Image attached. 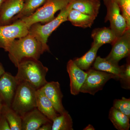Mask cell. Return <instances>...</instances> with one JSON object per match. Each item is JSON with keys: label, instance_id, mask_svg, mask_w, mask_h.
<instances>
[{"label": "cell", "instance_id": "83f0119b", "mask_svg": "<svg viewBox=\"0 0 130 130\" xmlns=\"http://www.w3.org/2000/svg\"><path fill=\"white\" fill-rule=\"evenodd\" d=\"M0 130H11L6 119L2 113L0 116Z\"/></svg>", "mask_w": 130, "mask_h": 130}, {"label": "cell", "instance_id": "9c48e42d", "mask_svg": "<svg viewBox=\"0 0 130 130\" xmlns=\"http://www.w3.org/2000/svg\"><path fill=\"white\" fill-rule=\"evenodd\" d=\"M111 44V50L106 58L118 64L122 59L130 56V29H127L122 36L117 37Z\"/></svg>", "mask_w": 130, "mask_h": 130}, {"label": "cell", "instance_id": "9a60e30c", "mask_svg": "<svg viewBox=\"0 0 130 130\" xmlns=\"http://www.w3.org/2000/svg\"><path fill=\"white\" fill-rule=\"evenodd\" d=\"M36 96L37 109L50 120L53 121L59 115L54 108L52 103L41 88L37 90Z\"/></svg>", "mask_w": 130, "mask_h": 130}, {"label": "cell", "instance_id": "7c38bea8", "mask_svg": "<svg viewBox=\"0 0 130 130\" xmlns=\"http://www.w3.org/2000/svg\"><path fill=\"white\" fill-rule=\"evenodd\" d=\"M67 69L70 76L71 94L77 95L80 93L81 86L87 77V73L77 66L72 60L68 62Z\"/></svg>", "mask_w": 130, "mask_h": 130}, {"label": "cell", "instance_id": "d6986e66", "mask_svg": "<svg viewBox=\"0 0 130 130\" xmlns=\"http://www.w3.org/2000/svg\"><path fill=\"white\" fill-rule=\"evenodd\" d=\"M96 18L72 9L68 15L67 20L73 25L80 28H90Z\"/></svg>", "mask_w": 130, "mask_h": 130}, {"label": "cell", "instance_id": "4316f807", "mask_svg": "<svg viewBox=\"0 0 130 130\" xmlns=\"http://www.w3.org/2000/svg\"><path fill=\"white\" fill-rule=\"evenodd\" d=\"M118 3L121 14L124 16L128 29H130V0H116Z\"/></svg>", "mask_w": 130, "mask_h": 130}, {"label": "cell", "instance_id": "30bf717a", "mask_svg": "<svg viewBox=\"0 0 130 130\" xmlns=\"http://www.w3.org/2000/svg\"><path fill=\"white\" fill-rule=\"evenodd\" d=\"M19 82L11 73L5 72L0 77V100L3 104L11 107Z\"/></svg>", "mask_w": 130, "mask_h": 130}, {"label": "cell", "instance_id": "e0dca14e", "mask_svg": "<svg viewBox=\"0 0 130 130\" xmlns=\"http://www.w3.org/2000/svg\"><path fill=\"white\" fill-rule=\"evenodd\" d=\"M91 37L93 40L92 45L100 47L106 43L112 44L117 38L110 27L96 28L92 31Z\"/></svg>", "mask_w": 130, "mask_h": 130}, {"label": "cell", "instance_id": "7a4b0ae2", "mask_svg": "<svg viewBox=\"0 0 130 130\" xmlns=\"http://www.w3.org/2000/svg\"><path fill=\"white\" fill-rule=\"evenodd\" d=\"M17 68L18 71L15 77L20 83H27L36 90L47 83L46 77L48 68L38 59H24L19 63Z\"/></svg>", "mask_w": 130, "mask_h": 130}, {"label": "cell", "instance_id": "1f68e13d", "mask_svg": "<svg viewBox=\"0 0 130 130\" xmlns=\"http://www.w3.org/2000/svg\"><path fill=\"white\" fill-rule=\"evenodd\" d=\"M3 106V103L0 100V116H1V115L2 113V107Z\"/></svg>", "mask_w": 130, "mask_h": 130}, {"label": "cell", "instance_id": "8992f818", "mask_svg": "<svg viewBox=\"0 0 130 130\" xmlns=\"http://www.w3.org/2000/svg\"><path fill=\"white\" fill-rule=\"evenodd\" d=\"M86 72L87 77L80 89L81 93L94 95L98 91L102 90L105 84L110 79L118 80V77L114 74L94 68L89 69Z\"/></svg>", "mask_w": 130, "mask_h": 130}, {"label": "cell", "instance_id": "4fadbf2b", "mask_svg": "<svg viewBox=\"0 0 130 130\" xmlns=\"http://www.w3.org/2000/svg\"><path fill=\"white\" fill-rule=\"evenodd\" d=\"M24 0H5L0 10V25L12 23L22 10Z\"/></svg>", "mask_w": 130, "mask_h": 130}, {"label": "cell", "instance_id": "ffe728a7", "mask_svg": "<svg viewBox=\"0 0 130 130\" xmlns=\"http://www.w3.org/2000/svg\"><path fill=\"white\" fill-rule=\"evenodd\" d=\"M108 118L117 129L128 130L130 128V118L113 107L110 109Z\"/></svg>", "mask_w": 130, "mask_h": 130}, {"label": "cell", "instance_id": "f546056e", "mask_svg": "<svg viewBox=\"0 0 130 130\" xmlns=\"http://www.w3.org/2000/svg\"><path fill=\"white\" fill-rule=\"evenodd\" d=\"M6 72L3 67V66H2V64L0 62V77L4 74Z\"/></svg>", "mask_w": 130, "mask_h": 130}, {"label": "cell", "instance_id": "d6a6232c", "mask_svg": "<svg viewBox=\"0 0 130 130\" xmlns=\"http://www.w3.org/2000/svg\"><path fill=\"white\" fill-rule=\"evenodd\" d=\"M5 0H0V10Z\"/></svg>", "mask_w": 130, "mask_h": 130}, {"label": "cell", "instance_id": "2e32d148", "mask_svg": "<svg viewBox=\"0 0 130 130\" xmlns=\"http://www.w3.org/2000/svg\"><path fill=\"white\" fill-rule=\"evenodd\" d=\"M70 3L72 9L95 18L101 6L100 0H73Z\"/></svg>", "mask_w": 130, "mask_h": 130}, {"label": "cell", "instance_id": "836d02e7", "mask_svg": "<svg viewBox=\"0 0 130 130\" xmlns=\"http://www.w3.org/2000/svg\"><path fill=\"white\" fill-rule=\"evenodd\" d=\"M72 1H73V0H72Z\"/></svg>", "mask_w": 130, "mask_h": 130}, {"label": "cell", "instance_id": "484cf974", "mask_svg": "<svg viewBox=\"0 0 130 130\" xmlns=\"http://www.w3.org/2000/svg\"><path fill=\"white\" fill-rule=\"evenodd\" d=\"M129 56L127 63L124 65V68L119 79L120 81L122 88L126 89L130 88V57L129 58Z\"/></svg>", "mask_w": 130, "mask_h": 130}, {"label": "cell", "instance_id": "5bb4252c", "mask_svg": "<svg viewBox=\"0 0 130 130\" xmlns=\"http://www.w3.org/2000/svg\"><path fill=\"white\" fill-rule=\"evenodd\" d=\"M52 122L35 108L22 117V130H38L44 124Z\"/></svg>", "mask_w": 130, "mask_h": 130}, {"label": "cell", "instance_id": "3957f363", "mask_svg": "<svg viewBox=\"0 0 130 130\" xmlns=\"http://www.w3.org/2000/svg\"><path fill=\"white\" fill-rule=\"evenodd\" d=\"M70 3L66 7L60 11L56 18L51 21L44 24L37 23L29 28V33L34 36L42 44L44 52L50 51L47 43L50 36L61 24L67 21L68 15L72 9Z\"/></svg>", "mask_w": 130, "mask_h": 130}, {"label": "cell", "instance_id": "ba28073f", "mask_svg": "<svg viewBox=\"0 0 130 130\" xmlns=\"http://www.w3.org/2000/svg\"><path fill=\"white\" fill-rule=\"evenodd\" d=\"M104 2L107 10L105 22L109 21L110 28L117 37H119L129 29L126 21L116 0H104Z\"/></svg>", "mask_w": 130, "mask_h": 130}, {"label": "cell", "instance_id": "4dcf8cb0", "mask_svg": "<svg viewBox=\"0 0 130 130\" xmlns=\"http://www.w3.org/2000/svg\"><path fill=\"white\" fill-rule=\"evenodd\" d=\"M95 129L93 126L91 124H89L84 128V130H94Z\"/></svg>", "mask_w": 130, "mask_h": 130}, {"label": "cell", "instance_id": "ac0fdd59", "mask_svg": "<svg viewBox=\"0 0 130 130\" xmlns=\"http://www.w3.org/2000/svg\"><path fill=\"white\" fill-rule=\"evenodd\" d=\"M93 67V68L96 70L114 74L119 80L124 68V65L119 66L118 64L113 63L106 58H102L98 56L95 60Z\"/></svg>", "mask_w": 130, "mask_h": 130}, {"label": "cell", "instance_id": "6da1fadb", "mask_svg": "<svg viewBox=\"0 0 130 130\" xmlns=\"http://www.w3.org/2000/svg\"><path fill=\"white\" fill-rule=\"evenodd\" d=\"M9 59L16 67L25 59L39 60L44 52L42 44L29 33L23 37L14 40L7 50Z\"/></svg>", "mask_w": 130, "mask_h": 130}, {"label": "cell", "instance_id": "603a6c76", "mask_svg": "<svg viewBox=\"0 0 130 130\" xmlns=\"http://www.w3.org/2000/svg\"><path fill=\"white\" fill-rule=\"evenodd\" d=\"M46 1V0H24L22 10L14 17L12 23L18 20L30 16L42 6Z\"/></svg>", "mask_w": 130, "mask_h": 130}, {"label": "cell", "instance_id": "5b68a950", "mask_svg": "<svg viewBox=\"0 0 130 130\" xmlns=\"http://www.w3.org/2000/svg\"><path fill=\"white\" fill-rule=\"evenodd\" d=\"M36 90L25 82H21L17 87L11 107L21 117L37 108Z\"/></svg>", "mask_w": 130, "mask_h": 130}, {"label": "cell", "instance_id": "cb8c5ba5", "mask_svg": "<svg viewBox=\"0 0 130 130\" xmlns=\"http://www.w3.org/2000/svg\"><path fill=\"white\" fill-rule=\"evenodd\" d=\"M51 130H73L72 118L67 111L59 115L54 119L52 121Z\"/></svg>", "mask_w": 130, "mask_h": 130}, {"label": "cell", "instance_id": "f1b7e54d", "mask_svg": "<svg viewBox=\"0 0 130 130\" xmlns=\"http://www.w3.org/2000/svg\"><path fill=\"white\" fill-rule=\"evenodd\" d=\"M52 122L48 123L42 125L38 130H51L52 129Z\"/></svg>", "mask_w": 130, "mask_h": 130}, {"label": "cell", "instance_id": "d4e9b609", "mask_svg": "<svg viewBox=\"0 0 130 130\" xmlns=\"http://www.w3.org/2000/svg\"><path fill=\"white\" fill-rule=\"evenodd\" d=\"M113 107L130 118V98L127 99L123 97L120 100H115Z\"/></svg>", "mask_w": 130, "mask_h": 130}, {"label": "cell", "instance_id": "8fae6325", "mask_svg": "<svg viewBox=\"0 0 130 130\" xmlns=\"http://www.w3.org/2000/svg\"><path fill=\"white\" fill-rule=\"evenodd\" d=\"M41 89L52 103L54 108L58 113L61 114L66 111L62 104L63 95L59 82H47Z\"/></svg>", "mask_w": 130, "mask_h": 130}, {"label": "cell", "instance_id": "52a82bcc", "mask_svg": "<svg viewBox=\"0 0 130 130\" xmlns=\"http://www.w3.org/2000/svg\"><path fill=\"white\" fill-rule=\"evenodd\" d=\"M28 32V26L20 19L9 24L0 25V48L7 51L14 40L25 36Z\"/></svg>", "mask_w": 130, "mask_h": 130}, {"label": "cell", "instance_id": "7402d4cb", "mask_svg": "<svg viewBox=\"0 0 130 130\" xmlns=\"http://www.w3.org/2000/svg\"><path fill=\"white\" fill-rule=\"evenodd\" d=\"M2 113L6 119L11 130H22V117L11 107L3 104Z\"/></svg>", "mask_w": 130, "mask_h": 130}, {"label": "cell", "instance_id": "277c9868", "mask_svg": "<svg viewBox=\"0 0 130 130\" xmlns=\"http://www.w3.org/2000/svg\"><path fill=\"white\" fill-rule=\"evenodd\" d=\"M72 0H46L42 6L30 16L20 19L28 28L37 23L45 24L55 18L56 12L64 9Z\"/></svg>", "mask_w": 130, "mask_h": 130}, {"label": "cell", "instance_id": "44dd1931", "mask_svg": "<svg viewBox=\"0 0 130 130\" xmlns=\"http://www.w3.org/2000/svg\"><path fill=\"white\" fill-rule=\"evenodd\" d=\"M101 47L91 44V48L83 56L73 60L77 66L83 70H88L96 58L98 50Z\"/></svg>", "mask_w": 130, "mask_h": 130}]
</instances>
